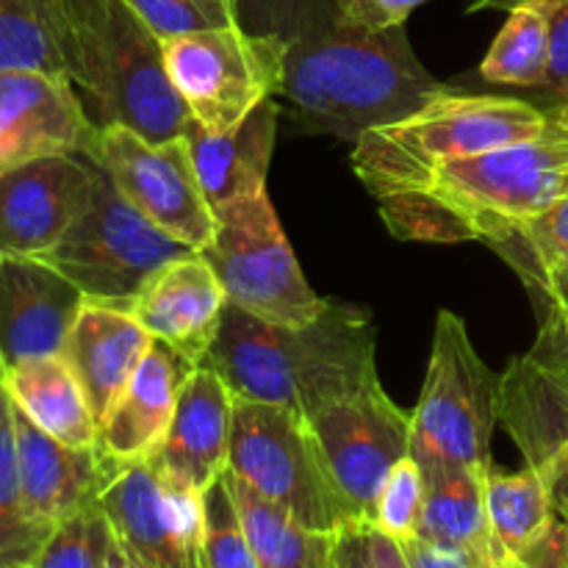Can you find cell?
<instances>
[{
    "mask_svg": "<svg viewBox=\"0 0 568 568\" xmlns=\"http://www.w3.org/2000/svg\"><path fill=\"white\" fill-rule=\"evenodd\" d=\"M3 386L17 410L70 447H94L98 422L75 372L61 355L31 358L6 369Z\"/></svg>",
    "mask_w": 568,
    "mask_h": 568,
    "instance_id": "25",
    "label": "cell"
},
{
    "mask_svg": "<svg viewBox=\"0 0 568 568\" xmlns=\"http://www.w3.org/2000/svg\"><path fill=\"white\" fill-rule=\"evenodd\" d=\"M103 568H144L142 564H139V560H133L131 555L125 552V549L120 547V544H111V549H109V558H105V564H103Z\"/></svg>",
    "mask_w": 568,
    "mask_h": 568,
    "instance_id": "44",
    "label": "cell"
},
{
    "mask_svg": "<svg viewBox=\"0 0 568 568\" xmlns=\"http://www.w3.org/2000/svg\"><path fill=\"white\" fill-rule=\"evenodd\" d=\"M233 433V394L209 366H197L178 397L161 447L150 455L170 480L203 494L227 471Z\"/></svg>",
    "mask_w": 568,
    "mask_h": 568,
    "instance_id": "20",
    "label": "cell"
},
{
    "mask_svg": "<svg viewBox=\"0 0 568 568\" xmlns=\"http://www.w3.org/2000/svg\"><path fill=\"white\" fill-rule=\"evenodd\" d=\"M399 547H403L405 560H408L410 568H486L477 564L475 558H469V555L436 547V544L425 541L419 536L405 538V541H399Z\"/></svg>",
    "mask_w": 568,
    "mask_h": 568,
    "instance_id": "40",
    "label": "cell"
},
{
    "mask_svg": "<svg viewBox=\"0 0 568 568\" xmlns=\"http://www.w3.org/2000/svg\"><path fill=\"white\" fill-rule=\"evenodd\" d=\"M549 114L514 98L442 92L355 142L353 170L375 200L414 189L436 166L541 136Z\"/></svg>",
    "mask_w": 568,
    "mask_h": 568,
    "instance_id": "5",
    "label": "cell"
},
{
    "mask_svg": "<svg viewBox=\"0 0 568 568\" xmlns=\"http://www.w3.org/2000/svg\"><path fill=\"white\" fill-rule=\"evenodd\" d=\"M499 422V377L477 355L466 322L442 311L416 410L410 414V458L425 471L442 466L486 475Z\"/></svg>",
    "mask_w": 568,
    "mask_h": 568,
    "instance_id": "6",
    "label": "cell"
},
{
    "mask_svg": "<svg viewBox=\"0 0 568 568\" xmlns=\"http://www.w3.org/2000/svg\"><path fill=\"white\" fill-rule=\"evenodd\" d=\"M377 331L353 303L327 300L308 325H272L227 305L220 336L200 366L222 377L236 399L314 416L377 381Z\"/></svg>",
    "mask_w": 568,
    "mask_h": 568,
    "instance_id": "3",
    "label": "cell"
},
{
    "mask_svg": "<svg viewBox=\"0 0 568 568\" xmlns=\"http://www.w3.org/2000/svg\"><path fill=\"white\" fill-rule=\"evenodd\" d=\"M519 6H536L552 22V64L547 89L564 94L568 103V0H469L466 11H510Z\"/></svg>",
    "mask_w": 568,
    "mask_h": 568,
    "instance_id": "36",
    "label": "cell"
},
{
    "mask_svg": "<svg viewBox=\"0 0 568 568\" xmlns=\"http://www.w3.org/2000/svg\"><path fill=\"white\" fill-rule=\"evenodd\" d=\"M499 422L527 466L547 477L568 442V322L555 305L530 353L499 377Z\"/></svg>",
    "mask_w": 568,
    "mask_h": 568,
    "instance_id": "14",
    "label": "cell"
},
{
    "mask_svg": "<svg viewBox=\"0 0 568 568\" xmlns=\"http://www.w3.org/2000/svg\"><path fill=\"white\" fill-rule=\"evenodd\" d=\"M3 377H6V364L3 358H0V388H3Z\"/></svg>",
    "mask_w": 568,
    "mask_h": 568,
    "instance_id": "45",
    "label": "cell"
},
{
    "mask_svg": "<svg viewBox=\"0 0 568 568\" xmlns=\"http://www.w3.org/2000/svg\"><path fill=\"white\" fill-rule=\"evenodd\" d=\"M544 294L549 297V305H555L568 322V255L560 258L558 264L549 266L547 281H544Z\"/></svg>",
    "mask_w": 568,
    "mask_h": 568,
    "instance_id": "43",
    "label": "cell"
},
{
    "mask_svg": "<svg viewBox=\"0 0 568 568\" xmlns=\"http://www.w3.org/2000/svg\"><path fill=\"white\" fill-rule=\"evenodd\" d=\"M568 194V105L536 139L436 166L419 186L377 200L392 236L422 244H503Z\"/></svg>",
    "mask_w": 568,
    "mask_h": 568,
    "instance_id": "2",
    "label": "cell"
},
{
    "mask_svg": "<svg viewBox=\"0 0 568 568\" xmlns=\"http://www.w3.org/2000/svg\"><path fill=\"white\" fill-rule=\"evenodd\" d=\"M0 568H28V564H0Z\"/></svg>",
    "mask_w": 568,
    "mask_h": 568,
    "instance_id": "46",
    "label": "cell"
},
{
    "mask_svg": "<svg viewBox=\"0 0 568 568\" xmlns=\"http://www.w3.org/2000/svg\"><path fill=\"white\" fill-rule=\"evenodd\" d=\"M114 181L122 197L155 227L203 253L216 231V216L203 192L186 142H148L125 125L98 128L87 150Z\"/></svg>",
    "mask_w": 568,
    "mask_h": 568,
    "instance_id": "11",
    "label": "cell"
},
{
    "mask_svg": "<svg viewBox=\"0 0 568 568\" xmlns=\"http://www.w3.org/2000/svg\"><path fill=\"white\" fill-rule=\"evenodd\" d=\"M311 427L342 497L372 525L388 471L410 455V416L383 392L377 377L316 410Z\"/></svg>",
    "mask_w": 568,
    "mask_h": 568,
    "instance_id": "12",
    "label": "cell"
},
{
    "mask_svg": "<svg viewBox=\"0 0 568 568\" xmlns=\"http://www.w3.org/2000/svg\"><path fill=\"white\" fill-rule=\"evenodd\" d=\"M227 297L203 253L172 261L155 272L133 303V316L155 342L200 366L220 336Z\"/></svg>",
    "mask_w": 568,
    "mask_h": 568,
    "instance_id": "19",
    "label": "cell"
},
{
    "mask_svg": "<svg viewBox=\"0 0 568 568\" xmlns=\"http://www.w3.org/2000/svg\"><path fill=\"white\" fill-rule=\"evenodd\" d=\"M197 369L166 344L153 342L131 383L98 430V449L116 466L148 460L164 442L178 397Z\"/></svg>",
    "mask_w": 568,
    "mask_h": 568,
    "instance_id": "21",
    "label": "cell"
},
{
    "mask_svg": "<svg viewBox=\"0 0 568 568\" xmlns=\"http://www.w3.org/2000/svg\"><path fill=\"white\" fill-rule=\"evenodd\" d=\"M227 471L316 532L361 521L327 471L308 416L233 397Z\"/></svg>",
    "mask_w": 568,
    "mask_h": 568,
    "instance_id": "7",
    "label": "cell"
},
{
    "mask_svg": "<svg viewBox=\"0 0 568 568\" xmlns=\"http://www.w3.org/2000/svg\"><path fill=\"white\" fill-rule=\"evenodd\" d=\"M98 508L114 541L144 568H203V494L170 480L150 458L116 471Z\"/></svg>",
    "mask_w": 568,
    "mask_h": 568,
    "instance_id": "13",
    "label": "cell"
},
{
    "mask_svg": "<svg viewBox=\"0 0 568 568\" xmlns=\"http://www.w3.org/2000/svg\"><path fill=\"white\" fill-rule=\"evenodd\" d=\"M369 544L372 558H375L377 568H410L397 538L386 536V532H381L377 527H369Z\"/></svg>",
    "mask_w": 568,
    "mask_h": 568,
    "instance_id": "42",
    "label": "cell"
},
{
    "mask_svg": "<svg viewBox=\"0 0 568 568\" xmlns=\"http://www.w3.org/2000/svg\"><path fill=\"white\" fill-rule=\"evenodd\" d=\"M227 477L258 568H331V532L308 530L236 475Z\"/></svg>",
    "mask_w": 568,
    "mask_h": 568,
    "instance_id": "26",
    "label": "cell"
},
{
    "mask_svg": "<svg viewBox=\"0 0 568 568\" xmlns=\"http://www.w3.org/2000/svg\"><path fill=\"white\" fill-rule=\"evenodd\" d=\"M425 494H427V477L425 469L416 464L414 458H403L392 471H388L386 483L381 488V497L375 505V521L386 536L405 541L414 538L419 530L422 508H425Z\"/></svg>",
    "mask_w": 568,
    "mask_h": 568,
    "instance_id": "35",
    "label": "cell"
},
{
    "mask_svg": "<svg viewBox=\"0 0 568 568\" xmlns=\"http://www.w3.org/2000/svg\"><path fill=\"white\" fill-rule=\"evenodd\" d=\"M277 116H281V105L275 100H266L242 125L227 133H211L197 120H189L183 142H186L211 209H220L247 194L266 192Z\"/></svg>",
    "mask_w": 568,
    "mask_h": 568,
    "instance_id": "23",
    "label": "cell"
},
{
    "mask_svg": "<svg viewBox=\"0 0 568 568\" xmlns=\"http://www.w3.org/2000/svg\"><path fill=\"white\" fill-rule=\"evenodd\" d=\"M166 75L205 131L227 133L281 94V33H250L242 22L164 39Z\"/></svg>",
    "mask_w": 568,
    "mask_h": 568,
    "instance_id": "10",
    "label": "cell"
},
{
    "mask_svg": "<svg viewBox=\"0 0 568 568\" xmlns=\"http://www.w3.org/2000/svg\"><path fill=\"white\" fill-rule=\"evenodd\" d=\"M83 303L81 288L48 261L0 255V358L6 369L64 353Z\"/></svg>",
    "mask_w": 568,
    "mask_h": 568,
    "instance_id": "17",
    "label": "cell"
},
{
    "mask_svg": "<svg viewBox=\"0 0 568 568\" xmlns=\"http://www.w3.org/2000/svg\"><path fill=\"white\" fill-rule=\"evenodd\" d=\"M14 430L28 519L44 532L98 505L103 488L120 471L100 453L98 444L94 447L61 444L17 408Z\"/></svg>",
    "mask_w": 568,
    "mask_h": 568,
    "instance_id": "18",
    "label": "cell"
},
{
    "mask_svg": "<svg viewBox=\"0 0 568 568\" xmlns=\"http://www.w3.org/2000/svg\"><path fill=\"white\" fill-rule=\"evenodd\" d=\"M59 50L94 125H125L148 142L183 136L192 114L166 75L161 39L125 0H61Z\"/></svg>",
    "mask_w": 568,
    "mask_h": 568,
    "instance_id": "4",
    "label": "cell"
},
{
    "mask_svg": "<svg viewBox=\"0 0 568 568\" xmlns=\"http://www.w3.org/2000/svg\"><path fill=\"white\" fill-rule=\"evenodd\" d=\"M214 216L216 231L203 255L227 305L288 327L308 325L325 311L327 300L305 281L266 192L231 200L214 209Z\"/></svg>",
    "mask_w": 568,
    "mask_h": 568,
    "instance_id": "9",
    "label": "cell"
},
{
    "mask_svg": "<svg viewBox=\"0 0 568 568\" xmlns=\"http://www.w3.org/2000/svg\"><path fill=\"white\" fill-rule=\"evenodd\" d=\"M552 64V22L536 6L508 11L503 31L480 64V75L508 87H547Z\"/></svg>",
    "mask_w": 568,
    "mask_h": 568,
    "instance_id": "28",
    "label": "cell"
},
{
    "mask_svg": "<svg viewBox=\"0 0 568 568\" xmlns=\"http://www.w3.org/2000/svg\"><path fill=\"white\" fill-rule=\"evenodd\" d=\"M61 0H0V72H64L59 50Z\"/></svg>",
    "mask_w": 568,
    "mask_h": 568,
    "instance_id": "29",
    "label": "cell"
},
{
    "mask_svg": "<svg viewBox=\"0 0 568 568\" xmlns=\"http://www.w3.org/2000/svg\"><path fill=\"white\" fill-rule=\"evenodd\" d=\"M155 338L133 311L87 300L67 336L61 358L70 364L92 408L98 430L122 397Z\"/></svg>",
    "mask_w": 568,
    "mask_h": 568,
    "instance_id": "22",
    "label": "cell"
},
{
    "mask_svg": "<svg viewBox=\"0 0 568 568\" xmlns=\"http://www.w3.org/2000/svg\"><path fill=\"white\" fill-rule=\"evenodd\" d=\"M494 250L503 253L530 286L544 292L549 266L568 255V194L525 222L514 236L505 239Z\"/></svg>",
    "mask_w": 568,
    "mask_h": 568,
    "instance_id": "32",
    "label": "cell"
},
{
    "mask_svg": "<svg viewBox=\"0 0 568 568\" xmlns=\"http://www.w3.org/2000/svg\"><path fill=\"white\" fill-rule=\"evenodd\" d=\"M369 527L366 521H349L333 532L331 568H377L372 558Z\"/></svg>",
    "mask_w": 568,
    "mask_h": 568,
    "instance_id": "39",
    "label": "cell"
},
{
    "mask_svg": "<svg viewBox=\"0 0 568 568\" xmlns=\"http://www.w3.org/2000/svg\"><path fill=\"white\" fill-rule=\"evenodd\" d=\"M566 105H568V103H566Z\"/></svg>",
    "mask_w": 568,
    "mask_h": 568,
    "instance_id": "47",
    "label": "cell"
},
{
    "mask_svg": "<svg viewBox=\"0 0 568 568\" xmlns=\"http://www.w3.org/2000/svg\"><path fill=\"white\" fill-rule=\"evenodd\" d=\"M192 253V247L133 209L109 172L94 161V186L87 209L42 261L70 277L92 303L131 311L155 272Z\"/></svg>",
    "mask_w": 568,
    "mask_h": 568,
    "instance_id": "8",
    "label": "cell"
},
{
    "mask_svg": "<svg viewBox=\"0 0 568 568\" xmlns=\"http://www.w3.org/2000/svg\"><path fill=\"white\" fill-rule=\"evenodd\" d=\"M125 3L161 42L239 22V0H125Z\"/></svg>",
    "mask_w": 568,
    "mask_h": 568,
    "instance_id": "34",
    "label": "cell"
},
{
    "mask_svg": "<svg viewBox=\"0 0 568 568\" xmlns=\"http://www.w3.org/2000/svg\"><path fill=\"white\" fill-rule=\"evenodd\" d=\"M111 544L114 532L109 519L92 505L55 525L28 568H103Z\"/></svg>",
    "mask_w": 568,
    "mask_h": 568,
    "instance_id": "33",
    "label": "cell"
},
{
    "mask_svg": "<svg viewBox=\"0 0 568 568\" xmlns=\"http://www.w3.org/2000/svg\"><path fill=\"white\" fill-rule=\"evenodd\" d=\"M486 510L494 538L508 558L530 547L558 519L547 483L530 466L521 471L491 466L486 471Z\"/></svg>",
    "mask_w": 568,
    "mask_h": 568,
    "instance_id": "27",
    "label": "cell"
},
{
    "mask_svg": "<svg viewBox=\"0 0 568 568\" xmlns=\"http://www.w3.org/2000/svg\"><path fill=\"white\" fill-rule=\"evenodd\" d=\"M89 153L50 155L0 172V255L42 258L92 197Z\"/></svg>",
    "mask_w": 568,
    "mask_h": 568,
    "instance_id": "16",
    "label": "cell"
},
{
    "mask_svg": "<svg viewBox=\"0 0 568 568\" xmlns=\"http://www.w3.org/2000/svg\"><path fill=\"white\" fill-rule=\"evenodd\" d=\"M505 568H568V521L558 516L541 538L510 555Z\"/></svg>",
    "mask_w": 568,
    "mask_h": 568,
    "instance_id": "38",
    "label": "cell"
},
{
    "mask_svg": "<svg viewBox=\"0 0 568 568\" xmlns=\"http://www.w3.org/2000/svg\"><path fill=\"white\" fill-rule=\"evenodd\" d=\"M98 125L81 94L61 72H0V172L50 155H81L92 150Z\"/></svg>",
    "mask_w": 568,
    "mask_h": 568,
    "instance_id": "15",
    "label": "cell"
},
{
    "mask_svg": "<svg viewBox=\"0 0 568 568\" xmlns=\"http://www.w3.org/2000/svg\"><path fill=\"white\" fill-rule=\"evenodd\" d=\"M544 483H547L549 497H552L555 514L568 521V442L564 453H560L558 460L552 464V469H549V475L544 477Z\"/></svg>",
    "mask_w": 568,
    "mask_h": 568,
    "instance_id": "41",
    "label": "cell"
},
{
    "mask_svg": "<svg viewBox=\"0 0 568 568\" xmlns=\"http://www.w3.org/2000/svg\"><path fill=\"white\" fill-rule=\"evenodd\" d=\"M203 568H258L255 549L244 530L242 514L233 499L227 471L203 491V538H200Z\"/></svg>",
    "mask_w": 568,
    "mask_h": 568,
    "instance_id": "31",
    "label": "cell"
},
{
    "mask_svg": "<svg viewBox=\"0 0 568 568\" xmlns=\"http://www.w3.org/2000/svg\"><path fill=\"white\" fill-rule=\"evenodd\" d=\"M50 532L28 519L17 458L14 403L0 388V564H31Z\"/></svg>",
    "mask_w": 568,
    "mask_h": 568,
    "instance_id": "30",
    "label": "cell"
},
{
    "mask_svg": "<svg viewBox=\"0 0 568 568\" xmlns=\"http://www.w3.org/2000/svg\"><path fill=\"white\" fill-rule=\"evenodd\" d=\"M422 3H427V0H333L342 20L369 28V31L403 28L410 11L419 9Z\"/></svg>",
    "mask_w": 568,
    "mask_h": 568,
    "instance_id": "37",
    "label": "cell"
},
{
    "mask_svg": "<svg viewBox=\"0 0 568 568\" xmlns=\"http://www.w3.org/2000/svg\"><path fill=\"white\" fill-rule=\"evenodd\" d=\"M427 494L416 536L436 547L455 549L486 568H505V549L491 532L486 510V475L464 466L425 471Z\"/></svg>",
    "mask_w": 568,
    "mask_h": 568,
    "instance_id": "24",
    "label": "cell"
},
{
    "mask_svg": "<svg viewBox=\"0 0 568 568\" xmlns=\"http://www.w3.org/2000/svg\"><path fill=\"white\" fill-rule=\"evenodd\" d=\"M283 39L281 94L305 131L358 142L369 128L403 120L444 92L410 48L405 28L369 31L308 17Z\"/></svg>",
    "mask_w": 568,
    "mask_h": 568,
    "instance_id": "1",
    "label": "cell"
}]
</instances>
